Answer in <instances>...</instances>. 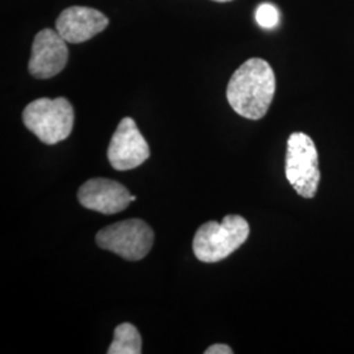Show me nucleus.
I'll use <instances>...</instances> for the list:
<instances>
[{"label":"nucleus","instance_id":"11","mask_svg":"<svg viewBox=\"0 0 354 354\" xmlns=\"http://www.w3.org/2000/svg\"><path fill=\"white\" fill-rule=\"evenodd\" d=\"M279 10L273 4L263 3L259 6V8L256 11V21L261 28L273 29L279 24Z\"/></svg>","mask_w":354,"mask_h":354},{"label":"nucleus","instance_id":"5","mask_svg":"<svg viewBox=\"0 0 354 354\" xmlns=\"http://www.w3.org/2000/svg\"><path fill=\"white\" fill-rule=\"evenodd\" d=\"M96 244L129 261H138L151 251L153 231L140 219H127L102 228Z\"/></svg>","mask_w":354,"mask_h":354},{"label":"nucleus","instance_id":"12","mask_svg":"<svg viewBox=\"0 0 354 354\" xmlns=\"http://www.w3.org/2000/svg\"><path fill=\"white\" fill-rule=\"evenodd\" d=\"M232 349L228 346V345H225V344H214V345H212V346H209L206 351H205V354H232Z\"/></svg>","mask_w":354,"mask_h":354},{"label":"nucleus","instance_id":"1","mask_svg":"<svg viewBox=\"0 0 354 354\" xmlns=\"http://www.w3.org/2000/svg\"><path fill=\"white\" fill-rule=\"evenodd\" d=\"M276 92L274 71L261 58H251L232 74L227 86V100L236 113L248 120L266 115Z\"/></svg>","mask_w":354,"mask_h":354},{"label":"nucleus","instance_id":"4","mask_svg":"<svg viewBox=\"0 0 354 354\" xmlns=\"http://www.w3.org/2000/svg\"><path fill=\"white\" fill-rule=\"evenodd\" d=\"M286 178L291 187L304 198L317 194L320 181L319 156L314 140L304 133H292L288 140Z\"/></svg>","mask_w":354,"mask_h":354},{"label":"nucleus","instance_id":"2","mask_svg":"<svg viewBox=\"0 0 354 354\" xmlns=\"http://www.w3.org/2000/svg\"><path fill=\"white\" fill-rule=\"evenodd\" d=\"M250 236V225L241 215L230 214L222 222L210 221L197 230L193 252L203 263H218L239 250Z\"/></svg>","mask_w":354,"mask_h":354},{"label":"nucleus","instance_id":"13","mask_svg":"<svg viewBox=\"0 0 354 354\" xmlns=\"http://www.w3.org/2000/svg\"><path fill=\"white\" fill-rule=\"evenodd\" d=\"M214 1H218V3H226V1H232V0H214Z\"/></svg>","mask_w":354,"mask_h":354},{"label":"nucleus","instance_id":"7","mask_svg":"<svg viewBox=\"0 0 354 354\" xmlns=\"http://www.w3.org/2000/svg\"><path fill=\"white\" fill-rule=\"evenodd\" d=\"M68 61L67 41L58 30L42 29L38 32L32 45L29 73L36 79H50L58 75Z\"/></svg>","mask_w":354,"mask_h":354},{"label":"nucleus","instance_id":"6","mask_svg":"<svg viewBox=\"0 0 354 354\" xmlns=\"http://www.w3.org/2000/svg\"><path fill=\"white\" fill-rule=\"evenodd\" d=\"M150 156L149 143L130 117L121 120L108 147L109 163L117 171H130L143 165Z\"/></svg>","mask_w":354,"mask_h":354},{"label":"nucleus","instance_id":"9","mask_svg":"<svg viewBox=\"0 0 354 354\" xmlns=\"http://www.w3.org/2000/svg\"><path fill=\"white\" fill-rule=\"evenodd\" d=\"M108 24V17L100 11L76 6L58 16L55 28L68 44H82L102 33Z\"/></svg>","mask_w":354,"mask_h":354},{"label":"nucleus","instance_id":"8","mask_svg":"<svg viewBox=\"0 0 354 354\" xmlns=\"http://www.w3.org/2000/svg\"><path fill=\"white\" fill-rule=\"evenodd\" d=\"M82 206L102 214H117L125 210L131 201L130 192L120 183L109 178H91L77 192Z\"/></svg>","mask_w":354,"mask_h":354},{"label":"nucleus","instance_id":"10","mask_svg":"<svg viewBox=\"0 0 354 354\" xmlns=\"http://www.w3.org/2000/svg\"><path fill=\"white\" fill-rule=\"evenodd\" d=\"M142 337L138 329L130 323H122L114 329L113 342L111 344L108 354H140Z\"/></svg>","mask_w":354,"mask_h":354},{"label":"nucleus","instance_id":"3","mask_svg":"<svg viewBox=\"0 0 354 354\" xmlns=\"http://www.w3.org/2000/svg\"><path fill=\"white\" fill-rule=\"evenodd\" d=\"M74 118V108L64 97L37 99L28 104L23 112L26 129L46 145H55L68 138Z\"/></svg>","mask_w":354,"mask_h":354}]
</instances>
